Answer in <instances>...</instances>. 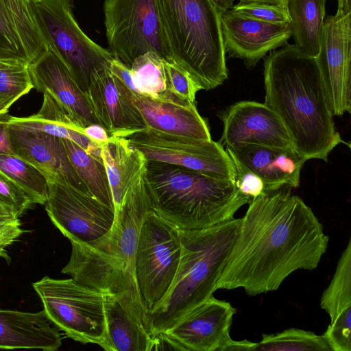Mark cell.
<instances>
[{
  "mask_svg": "<svg viewBox=\"0 0 351 351\" xmlns=\"http://www.w3.org/2000/svg\"><path fill=\"white\" fill-rule=\"evenodd\" d=\"M323 335L332 351H351V306L328 326Z\"/></svg>",
  "mask_w": 351,
  "mask_h": 351,
  "instance_id": "obj_35",
  "label": "cell"
},
{
  "mask_svg": "<svg viewBox=\"0 0 351 351\" xmlns=\"http://www.w3.org/2000/svg\"><path fill=\"white\" fill-rule=\"evenodd\" d=\"M47 51L32 0H0V62L29 65Z\"/></svg>",
  "mask_w": 351,
  "mask_h": 351,
  "instance_id": "obj_18",
  "label": "cell"
},
{
  "mask_svg": "<svg viewBox=\"0 0 351 351\" xmlns=\"http://www.w3.org/2000/svg\"><path fill=\"white\" fill-rule=\"evenodd\" d=\"M241 223L234 217L201 229L177 228L181 254L176 276L159 305L143 315L145 328L153 337L213 295Z\"/></svg>",
  "mask_w": 351,
  "mask_h": 351,
  "instance_id": "obj_4",
  "label": "cell"
},
{
  "mask_svg": "<svg viewBox=\"0 0 351 351\" xmlns=\"http://www.w3.org/2000/svg\"><path fill=\"white\" fill-rule=\"evenodd\" d=\"M61 345L59 329L43 310L31 313L0 309V349L56 351Z\"/></svg>",
  "mask_w": 351,
  "mask_h": 351,
  "instance_id": "obj_23",
  "label": "cell"
},
{
  "mask_svg": "<svg viewBox=\"0 0 351 351\" xmlns=\"http://www.w3.org/2000/svg\"><path fill=\"white\" fill-rule=\"evenodd\" d=\"M226 53L243 60L253 69L267 53L287 43L291 37L289 23H269L246 17L231 9L221 17Z\"/></svg>",
  "mask_w": 351,
  "mask_h": 351,
  "instance_id": "obj_16",
  "label": "cell"
},
{
  "mask_svg": "<svg viewBox=\"0 0 351 351\" xmlns=\"http://www.w3.org/2000/svg\"><path fill=\"white\" fill-rule=\"evenodd\" d=\"M2 112H2V111L0 110V113H2Z\"/></svg>",
  "mask_w": 351,
  "mask_h": 351,
  "instance_id": "obj_44",
  "label": "cell"
},
{
  "mask_svg": "<svg viewBox=\"0 0 351 351\" xmlns=\"http://www.w3.org/2000/svg\"><path fill=\"white\" fill-rule=\"evenodd\" d=\"M9 134L15 155L37 167L47 178H60L88 192L70 162L62 138L10 123Z\"/></svg>",
  "mask_w": 351,
  "mask_h": 351,
  "instance_id": "obj_20",
  "label": "cell"
},
{
  "mask_svg": "<svg viewBox=\"0 0 351 351\" xmlns=\"http://www.w3.org/2000/svg\"><path fill=\"white\" fill-rule=\"evenodd\" d=\"M23 233L19 217L10 208L0 204V257L8 264L11 262V258L7 248L16 241Z\"/></svg>",
  "mask_w": 351,
  "mask_h": 351,
  "instance_id": "obj_37",
  "label": "cell"
},
{
  "mask_svg": "<svg viewBox=\"0 0 351 351\" xmlns=\"http://www.w3.org/2000/svg\"><path fill=\"white\" fill-rule=\"evenodd\" d=\"M34 88L51 95L81 129L99 124L87 96L77 86L60 60L48 49L36 62L28 65Z\"/></svg>",
  "mask_w": 351,
  "mask_h": 351,
  "instance_id": "obj_19",
  "label": "cell"
},
{
  "mask_svg": "<svg viewBox=\"0 0 351 351\" xmlns=\"http://www.w3.org/2000/svg\"><path fill=\"white\" fill-rule=\"evenodd\" d=\"M320 306L330 316L332 323L337 316L351 306V240L338 261L334 276L324 290Z\"/></svg>",
  "mask_w": 351,
  "mask_h": 351,
  "instance_id": "obj_30",
  "label": "cell"
},
{
  "mask_svg": "<svg viewBox=\"0 0 351 351\" xmlns=\"http://www.w3.org/2000/svg\"><path fill=\"white\" fill-rule=\"evenodd\" d=\"M151 210L148 192L130 199L115 212L111 228L101 237L88 243L70 241L71 257L62 269L77 282L115 298L143 326L134 260L140 229Z\"/></svg>",
  "mask_w": 351,
  "mask_h": 351,
  "instance_id": "obj_3",
  "label": "cell"
},
{
  "mask_svg": "<svg viewBox=\"0 0 351 351\" xmlns=\"http://www.w3.org/2000/svg\"><path fill=\"white\" fill-rule=\"evenodd\" d=\"M171 59L204 90L228 78L221 17L211 0H157Z\"/></svg>",
  "mask_w": 351,
  "mask_h": 351,
  "instance_id": "obj_6",
  "label": "cell"
},
{
  "mask_svg": "<svg viewBox=\"0 0 351 351\" xmlns=\"http://www.w3.org/2000/svg\"><path fill=\"white\" fill-rule=\"evenodd\" d=\"M62 141L70 162L87 191L114 210L107 171L101 155V143L86 151L69 139Z\"/></svg>",
  "mask_w": 351,
  "mask_h": 351,
  "instance_id": "obj_27",
  "label": "cell"
},
{
  "mask_svg": "<svg viewBox=\"0 0 351 351\" xmlns=\"http://www.w3.org/2000/svg\"><path fill=\"white\" fill-rule=\"evenodd\" d=\"M0 204L10 208L20 217L34 204L16 183L0 171Z\"/></svg>",
  "mask_w": 351,
  "mask_h": 351,
  "instance_id": "obj_36",
  "label": "cell"
},
{
  "mask_svg": "<svg viewBox=\"0 0 351 351\" xmlns=\"http://www.w3.org/2000/svg\"><path fill=\"white\" fill-rule=\"evenodd\" d=\"M130 68L136 93L156 99L184 101L167 89L163 58L154 52L137 57Z\"/></svg>",
  "mask_w": 351,
  "mask_h": 351,
  "instance_id": "obj_28",
  "label": "cell"
},
{
  "mask_svg": "<svg viewBox=\"0 0 351 351\" xmlns=\"http://www.w3.org/2000/svg\"><path fill=\"white\" fill-rule=\"evenodd\" d=\"M10 117L8 112L0 113V155L14 154L12 149L9 134Z\"/></svg>",
  "mask_w": 351,
  "mask_h": 351,
  "instance_id": "obj_39",
  "label": "cell"
},
{
  "mask_svg": "<svg viewBox=\"0 0 351 351\" xmlns=\"http://www.w3.org/2000/svg\"><path fill=\"white\" fill-rule=\"evenodd\" d=\"M147 160L180 166L235 182L234 162L219 142L201 140L147 128L125 137Z\"/></svg>",
  "mask_w": 351,
  "mask_h": 351,
  "instance_id": "obj_11",
  "label": "cell"
},
{
  "mask_svg": "<svg viewBox=\"0 0 351 351\" xmlns=\"http://www.w3.org/2000/svg\"><path fill=\"white\" fill-rule=\"evenodd\" d=\"M239 3H263L274 5L287 4V0H239Z\"/></svg>",
  "mask_w": 351,
  "mask_h": 351,
  "instance_id": "obj_43",
  "label": "cell"
},
{
  "mask_svg": "<svg viewBox=\"0 0 351 351\" xmlns=\"http://www.w3.org/2000/svg\"><path fill=\"white\" fill-rule=\"evenodd\" d=\"M167 91L184 101L195 103L200 84L184 68L173 60L163 59Z\"/></svg>",
  "mask_w": 351,
  "mask_h": 351,
  "instance_id": "obj_33",
  "label": "cell"
},
{
  "mask_svg": "<svg viewBox=\"0 0 351 351\" xmlns=\"http://www.w3.org/2000/svg\"><path fill=\"white\" fill-rule=\"evenodd\" d=\"M316 60L332 114L351 110V0H338L335 14L325 17Z\"/></svg>",
  "mask_w": 351,
  "mask_h": 351,
  "instance_id": "obj_13",
  "label": "cell"
},
{
  "mask_svg": "<svg viewBox=\"0 0 351 351\" xmlns=\"http://www.w3.org/2000/svg\"><path fill=\"white\" fill-rule=\"evenodd\" d=\"M220 117L223 125L221 140L226 147L252 145L295 151L282 122L265 104L239 101Z\"/></svg>",
  "mask_w": 351,
  "mask_h": 351,
  "instance_id": "obj_15",
  "label": "cell"
},
{
  "mask_svg": "<svg viewBox=\"0 0 351 351\" xmlns=\"http://www.w3.org/2000/svg\"><path fill=\"white\" fill-rule=\"evenodd\" d=\"M34 88L28 65L0 62V110L9 108Z\"/></svg>",
  "mask_w": 351,
  "mask_h": 351,
  "instance_id": "obj_32",
  "label": "cell"
},
{
  "mask_svg": "<svg viewBox=\"0 0 351 351\" xmlns=\"http://www.w3.org/2000/svg\"><path fill=\"white\" fill-rule=\"evenodd\" d=\"M265 104L280 118L306 160H328L344 143L337 131L316 58L285 44L264 59Z\"/></svg>",
  "mask_w": 351,
  "mask_h": 351,
  "instance_id": "obj_2",
  "label": "cell"
},
{
  "mask_svg": "<svg viewBox=\"0 0 351 351\" xmlns=\"http://www.w3.org/2000/svg\"><path fill=\"white\" fill-rule=\"evenodd\" d=\"M104 310L110 351H149L161 345L115 298L104 294Z\"/></svg>",
  "mask_w": 351,
  "mask_h": 351,
  "instance_id": "obj_24",
  "label": "cell"
},
{
  "mask_svg": "<svg viewBox=\"0 0 351 351\" xmlns=\"http://www.w3.org/2000/svg\"><path fill=\"white\" fill-rule=\"evenodd\" d=\"M39 111L26 117H10V123L62 139H69L88 151L97 143L86 136L69 114L51 95L43 93Z\"/></svg>",
  "mask_w": 351,
  "mask_h": 351,
  "instance_id": "obj_25",
  "label": "cell"
},
{
  "mask_svg": "<svg viewBox=\"0 0 351 351\" xmlns=\"http://www.w3.org/2000/svg\"><path fill=\"white\" fill-rule=\"evenodd\" d=\"M231 158L236 159L258 175L263 181L266 193L288 186L297 188L300 171L306 161L294 150L259 145L226 147Z\"/></svg>",
  "mask_w": 351,
  "mask_h": 351,
  "instance_id": "obj_21",
  "label": "cell"
},
{
  "mask_svg": "<svg viewBox=\"0 0 351 351\" xmlns=\"http://www.w3.org/2000/svg\"><path fill=\"white\" fill-rule=\"evenodd\" d=\"M132 103L147 128L165 133L201 140H211L206 121L195 103L156 99L130 90Z\"/></svg>",
  "mask_w": 351,
  "mask_h": 351,
  "instance_id": "obj_22",
  "label": "cell"
},
{
  "mask_svg": "<svg viewBox=\"0 0 351 351\" xmlns=\"http://www.w3.org/2000/svg\"><path fill=\"white\" fill-rule=\"evenodd\" d=\"M83 132L91 141L98 143L108 142L111 137L99 124L90 125L84 128Z\"/></svg>",
  "mask_w": 351,
  "mask_h": 351,
  "instance_id": "obj_40",
  "label": "cell"
},
{
  "mask_svg": "<svg viewBox=\"0 0 351 351\" xmlns=\"http://www.w3.org/2000/svg\"><path fill=\"white\" fill-rule=\"evenodd\" d=\"M231 10L242 16L262 21L280 23L291 22L287 4L239 2L233 5Z\"/></svg>",
  "mask_w": 351,
  "mask_h": 351,
  "instance_id": "obj_34",
  "label": "cell"
},
{
  "mask_svg": "<svg viewBox=\"0 0 351 351\" xmlns=\"http://www.w3.org/2000/svg\"><path fill=\"white\" fill-rule=\"evenodd\" d=\"M326 0H287L291 36L295 45L317 58L326 17Z\"/></svg>",
  "mask_w": 351,
  "mask_h": 351,
  "instance_id": "obj_26",
  "label": "cell"
},
{
  "mask_svg": "<svg viewBox=\"0 0 351 351\" xmlns=\"http://www.w3.org/2000/svg\"><path fill=\"white\" fill-rule=\"evenodd\" d=\"M332 351L323 335L299 328H289L275 334L262 335L253 343L252 351Z\"/></svg>",
  "mask_w": 351,
  "mask_h": 351,
  "instance_id": "obj_31",
  "label": "cell"
},
{
  "mask_svg": "<svg viewBox=\"0 0 351 351\" xmlns=\"http://www.w3.org/2000/svg\"><path fill=\"white\" fill-rule=\"evenodd\" d=\"M254 342L248 340L234 341L232 339L223 348L222 351H252Z\"/></svg>",
  "mask_w": 351,
  "mask_h": 351,
  "instance_id": "obj_41",
  "label": "cell"
},
{
  "mask_svg": "<svg viewBox=\"0 0 351 351\" xmlns=\"http://www.w3.org/2000/svg\"><path fill=\"white\" fill-rule=\"evenodd\" d=\"M86 95L99 125L110 136L125 138L147 128L130 90L110 68L93 75Z\"/></svg>",
  "mask_w": 351,
  "mask_h": 351,
  "instance_id": "obj_17",
  "label": "cell"
},
{
  "mask_svg": "<svg viewBox=\"0 0 351 351\" xmlns=\"http://www.w3.org/2000/svg\"><path fill=\"white\" fill-rule=\"evenodd\" d=\"M47 179L45 210L65 237L70 241L88 243L108 232L114 221V210L60 178Z\"/></svg>",
  "mask_w": 351,
  "mask_h": 351,
  "instance_id": "obj_12",
  "label": "cell"
},
{
  "mask_svg": "<svg viewBox=\"0 0 351 351\" xmlns=\"http://www.w3.org/2000/svg\"><path fill=\"white\" fill-rule=\"evenodd\" d=\"M328 241L300 197L265 193L249 202L216 289L242 287L251 296L276 291L295 271L315 269Z\"/></svg>",
  "mask_w": 351,
  "mask_h": 351,
  "instance_id": "obj_1",
  "label": "cell"
},
{
  "mask_svg": "<svg viewBox=\"0 0 351 351\" xmlns=\"http://www.w3.org/2000/svg\"><path fill=\"white\" fill-rule=\"evenodd\" d=\"M32 287L49 320L67 337L82 343H95L110 351L104 294L72 278L45 276Z\"/></svg>",
  "mask_w": 351,
  "mask_h": 351,
  "instance_id": "obj_8",
  "label": "cell"
},
{
  "mask_svg": "<svg viewBox=\"0 0 351 351\" xmlns=\"http://www.w3.org/2000/svg\"><path fill=\"white\" fill-rule=\"evenodd\" d=\"M222 12L230 10L234 5V0H211Z\"/></svg>",
  "mask_w": 351,
  "mask_h": 351,
  "instance_id": "obj_42",
  "label": "cell"
},
{
  "mask_svg": "<svg viewBox=\"0 0 351 351\" xmlns=\"http://www.w3.org/2000/svg\"><path fill=\"white\" fill-rule=\"evenodd\" d=\"M147 178L152 210L178 229H201L228 221L251 201L234 182L172 164L147 160Z\"/></svg>",
  "mask_w": 351,
  "mask_h": 351,
  "instance_id": "obj_5",
  "label": "cell"
},
{
  "mask_svg": "<svg viewBox=\"0 0 351 351\" xmlns=\"http://www.w3.org/2000/svg\"><path fill=\"white\" fill-rule=\"evenodd\" d=\"M42 36L80 88L86 93L93 75L110 68L112 53L92 40L80 27L73 0H32Z\"/></svg>",
  "mask_w": 351,
  "mask_h": 351,
  "instance_id": "obj_7",
  "label": "cell"
},
{
  "mask_svg": "<svg viewBox=\"0 0 351 351\" xmlns=\"http://www.w3.org/2000/svg\"><path fill=\"white\" fill-rule=\"evenodd\" d=\"M236 311L230 303L212 295L157 338L174 350L222 351L231 339L230 330Z\"/></svg>",
  "mask_w": 351,
  "mask_h": 351,
  "instance_id": "obj_14",
  "label": "cell"
},
{
  "mask_svg": "<svg viewBox=\"0 0 351 351\" xmlns=\"http://www.w3.org/2000/svg\"><path fill=\"white\" fill-rule=\"evenodd\" d=\"M0 171L16 183L34 204H45L49 182L37 167L15 154H2L0 155Z\"/></svg>",
  "mask_w": 351,
  "mask_h": 351,
  "instance_id": "obj_29",
  "label": "cell"
},
{
  "mask_svg": "<svg viewBox=\"0 0 351 351\" xmlns=\"http://www.w3.org/2000/svg\"><path fill=\"white\" fill-rule=\"evenodd\" d=\"M103 10L108 50L114 58L128 67L147 52L172 60L157 0H104Z\"/></svg>",
  "mask_w": 351,
  "mask_h": 351,
  "instance_id": "obj_10",
  "label": "cell"
},
{
  "mask_svg": "<svg viewBox=\"0 0 351 351\" xmlns=\"http://www.w3.org/2000/svg\"><path fill=\"white\" fill-rule=\"evenodd\" d=\"M180 254L177 228L153 210L147 213L140 229L134 260L144 314L154 311L166 296L176 276Z\"/></svg>",
  "mask_w": 351,
  "mask_h": 351,
  "instance_id": "obj_9",
  "label": "cell"
},
{
  "mask_svg": "<svg viewBox=\"0 0 351 351\" xmlns=\"http://www.w3.org/2000/svg\"><path fill=\"white\" fill-rule=\"evenodd\" d=\"M236 170L235 184L239 192L251 200L266 193L262 179L241 162L232 158Z\"/></svg>",
  "mask_w": 351,
  "mask_h": 351,
  "instance_id": "obj_38",
  "label": "cell"
}]
</instances>
